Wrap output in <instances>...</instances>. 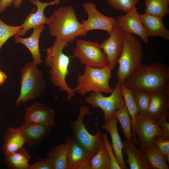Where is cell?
Segmentation results:
<instances>
[{
    "mask_svg": "<svg viewBox=\"0 0 169 169\" xmlns=\"http://www.w3.org/2000/svg\"><path fill=\"white\" fill-rule=\"evenodd\" d=\"M168 1H169V0H168Z\"/></svg>",
    "mask_w": 169,
    "mask_h": 169,
    "instance_id": "cell-41",
    "label": "cell"
},
{
    "mask_svg": "<svg viewBox=\"0 0 169 169\" xmlns=\"http://www.w3.org/2000/svg\"><path fill=\"white\" fill-rule=\"evenodd\" d=\"M44 28V24L34 27L33 28L32 33L28 38H23L18 34L14 36L15 42L21 43L28 48L32 55L33 62L38 65H40L44 62L39 50V39L40 34Z\"/></svg>",
    "mask_w": 169,
    "mask_h": 169,
    "instance_id": "cell-20",
    "label": "cell"
},
{
    "mask_svg": "<svg viewBox=\"0 0 169 169\" xmlns=\"http://www.w3.org/2000/svg\"><path fill=\"white\" fill-rule=\"evenodd\" d=\"M112 70L109 66L101 68L85 66L84 72L78 75L76 92L81 95L90 92L110 94L114 89L109 84Z\"/></svg>",
    "mask_w": 169,
    "mask_h": 169,
    "instance_id": "cell-6",
    "label": "cell"
},
{
    "mask_svg": "<svg viewBox=\"0 0 169 169\" xmlns=\"http://www.w3.org/2000/svg\"><path fill=\"white\" fill-rule=\"evenodd\" d=\"M4 139L2 147L4 156L21 148L25 143L24 138L16 128H9L5 134Z\"/></svg>",
    "mask_w": 169,
    "mask_h": 169,
    "instance_id": "cell-24",
    "label": "cell"
},
{
    "mask_svg": "<svg viewBox=\"0 0 169 169\" xmlns=\"http://www.w3.org/2000/svg\"><path fill=\"white\" fill-rule=\"evenodd\" d=\"M102 138L111 161V169H121L115 156L111 145L110 143L106 133H102Z\"/></svg>",
    "mask_w": 169,
    "mask_h": 169,
    "instance_id": "cell-35",
    "label": "cell"
},
{
    "mask_svg": "<svg viewBox=\"0 0 169 169\" xmlns=\"http://www.w3.org/2000/svg\"><path fill=\"white\" fill-rule=\"evenodd\" d=\"M5 162L10 169H29V162L31 157L23 146L4 156Z\"/></svg>",
    "mask_w": 169,
    "mask_h": 169,
    "instance_id": "cell-23",
    "label": "cell"
},
{
    "mask_svg": "<svg viewBox=\"0 0 169 169\" xmlns=\"http://www.w3.org/2000/svg\"><path fill=\"white\" fill-rule=\"evenodd\" d=\"M117 120L113 115L109 121L102 126L111 136L112 147L116 159L121 169H127L124 160L122 151L123 142L119 135L117 126Z\"/></svg>",
    "mask_w": 169,
    "mask_h": 169,
    "instance_id": "cell-22",
    "label": "cell"
},
{
    "mask_svg": "<svg viewBox=\"0 0 169 169\" xmlns=\"http://www.w3.org/2000/svg\"><path fill=\"white\" fill-rule=\"evenodd\" d=\"M125 33L118 27L116 22L108 33L109 37L100 44V47L107 56L108 66L112 69L115 67L117 60L123 48Z\"/></svg>",
    "mask_w": 169,
    "mask_h": 169,
    "instance_id": "cell-12",
    "label": "cell"
},
{
    "mask_svg": "<svg viewBox=\"0 0 169 169\" xmlns=\"http://www.w3.org/2000/svg\"><path fill=\"white\" fill-rule=\"evenodd\" d=\"M65 143L67 151V169H87L90 158L84 148L70 135L66 136Z\"/></svg>",
    "mask_w": 169,
    "mask_h": 169,
    "instance_id": "cell-14",
    "label": "cell"
},
{
    "mask_svg": "<svg viewBox=\"0 0 169 169\" xmlns=\"http://www.w3.org/2000/svg\"><path fill=\"white\" fill-rule=\"evenodd\" d=\"M120 87L122 95L124 100L131 118L132 140L134 144L138 145V141L134 133L135 122L136 116L138 114V110L134 100L131 90L123 83H120Z\"/></svg>",
    "mask_w": 169,
    "mask_h": 169,
    "instance_id": "cell-27",
    "label": "cell"
},
{
    "mask_svg": "<svg viewBox=\"0 0 169 169\" xmlns=\"http://www.w3.org/2000/svg\"><path fill=\"white\" fill-rule=\"evenodd\" d=\"M124 84L131 90L150 93L169 89V66L159 62L141 64Z\"/></svg>",
    "mask_w": 169,
    "mask_h": 169,
    "instance_id": "cell-1",
    "label": "cell"
},
{
    "mask_svg": "<svg viewBox=\"0 0 169 169\" xmlns=\"http://www.w3.org/2000/svg\"><path fill=\"white\" fill-rule=\"evenodd\" d=\"M29 0L37 6V10L35 12L36 8H33L21 25L22 29L18 34L21 37L24 36L28 31L32 28L41 24H47L48 18L45 17L44 13L45 8L48 5L58 4L61 0H55L49 3L42 2L39 0Z\"/></svg>",
    "mask_w": 169,
    "mask_h": 169,
    "instance_id": "cell-15",
    "label": "cell"
},
{
    "mask_svg": "<svg viewBox=\"0 0 169 169\" xmlns=\"http://www.w3.org/2000/svg\"><path fill=\"white\" fill-rule=\"evenodd\" d=\"M55 112L46 105L36 103L27 108L24 122L38 124L51 127L54 123Z\"/></svg>",
    "mask_w": 169,
    "mask_h": 169,
    "instance_id": "cell-16",
    "label": "cell"
},
{
    "mask_svg": "<svg viewBox=\"0 0 169 169\" xmlns=\"http://www.w3.org/2000/svg\"><path fill=\"white\" fill-rule=\"evenodd\" d=\"M29 169H54L50 161L47 157L39 158L33 164L30 165Z\"/></svg>",
    "mask_w": 169,
    "mask_h": 169,
    "instance_id": "cell-36",
    "label": "cell"
},
{
    "mask_svg": "<svg viewBox=\"0 0 169 169\" xmlns=\"http://www.w3.org/2000/svg\"><path fill=\"white\" fill-rule=\"evenodd\" d=\"M131 92L138 110V114L142 116H148L151 93L140 90H131Z\"/></svg>",
    "mask_w": 169,
    "mask_h": 169,
    "instance_id": "cell-30",
    "label": "cell"
},
{
    "mask_svg": "<svg viewBox=\"0 0 169 169\" xmlns=\"http://www.w3.org/2000/svg\"><path fill=\"white\" fill-rule=\"evenodd\" d=\"M54 169H67V151L65 143L52 147L46 154Z\"/></svg>",
    "mask_w": 169,
    "mask_h": 169,
    "instance_id": "cell-25",
    "label": "cell"
},
{
    "mask_svg": "<svg viewBox=\"0 0 169 169\" xmlns=\"http://www.w3.org/2000/svg\"><path fill=\"white\" fill-rule=\"evenodd\" d=\"M145 13L164 17L169 13L168 0H145Z\"/></svg>",
    "mask_w": 169,
    "mask_h": 169,
    "instance_id": "cell-31",
    "label": "cell"
},
{
    "mask_svg": "<svg viewBox=\"0 0 169 169\" xmlns=\"http://www.w3.org/2000/svg\"><path fill=\"white\" fill-rule=\"evenodd\" d=\"M140 0H106L108 3L113 8L125 13L134 8Z\"/></svg>",
    "mask_w": 169,
    "mask_h": 169,
    "instance_id": "cell-33",
    "label": "cell"
},
{
    "mask_svg": "<svg viewBox=\"0 0 169 169\" xmlns=\"http://www.w3.org/2000/svg\"><path fill=\"white\" fill-rule=\"evenodd\" d=\"M111 159L102 141L96 153L90 160L87 169H111Z\"/></svg>",
    "mask_w": 169,
    "mask_h": 169,
    "instance_id": "cell-26",
    "label": "cell"
},
{
    "mask_svg": "<svg viewBox=\"0 0 169 169\" xmlns=\"http://www.w3.org/2000/svg\"><path fill=\"white\" fill-rule=\"evenodd\" d=\"M22 29L21 25L10 26L5 23L0 18V51L5 42L12 37L19 34Z\"/></svg>",
    "mask_w": 169,
    "mask_h": 169,
    "instance_id": "cell-32",
    "label": "cell"
},
{
    "mask_svg": "<svg viewBox=\"0 0 169 169\" xmlns=\"http://www.w3.org/2000/svg\"><path fill=\"white\" fill-rule=\"evenodd\" d=\"M140 16L148 37H160L169 39V30L164 24L163 17L145 13Z\"/></svg>",
    "mask_w": 169,
    "mask_h": 169,
    "instance_id": "cell-21",
    "label": "cell"
},
{
    "mask_svg": "<svg viewBox=\"0 0 169 169\" xmlns=\"http://www.w3.org/2000/svg\"><path fill=\"white\" fill-rule=\"evenodd\" d=\"M88 106L81 105L77 118L69 121V125L72 132L74 139L85 150L90 159L97 152L102 141V133L96 125V132L90 134L86 129L83 123L85 116L91 113Z\"/></svg>",
    "mask_w": 169,
    "mask_h": 169,
    "instance_id": "cell-7",
    "label": "cell"
},
{
    "mask_svg": "<svg viewBox=\"0 0 169 169\" xmlns=\"http://www.w3.org/2000/svg\"><path fill=\"white\" fill-rule=\"evenodd\" d=\"M153 144L158 147L169 163V139H165L163 136H158L154 139Z\"/></svg>",
    "mask_w": 169,
    "mask_h": 169,
    "instance_id": "cell-34",
    "label": "cell"
},
{
    "mask_svg": "<svg viewBox=\"0 0 169 169\" xmlns=\"http://www.w3.org/2000/svg\"><path fill=\"white\" fill-rule=\"evenodd\" d=\"M20 70V90L15 102L16 106L40 97L45 92L47 87L43 72L33 61L26 63Z\"/></svg>",
    "mask_w": 169,
    "mask_h": 169,
    "instance_id": "cell-4",
    "label": "cell"
},
{
    "mask_svg": "<svg viewBox=\"0 0 169 169\" xmlns=\"http://www.w3.org/2000/svg\"><path fill=\"white\" fill-rule=\"evenodd\" d=\"M151 93L148 116L157 122L169 115V89Z\"/></svg>",
    "mask_w": 169,
    "mask_h": 169,
    "instance_id": "cell-17",
    "label": "cell"
},
{
    "mask_svg": "<svg viewBox=\"0 0 169 169\" xmlns=\"http://www.w3.org/2000/svg\"><path fill=\"white\" fill-rule=\"evenodd\" d=\"M168 118V117H164L157 122L162 130L164 137L169 139V123L167 121Z\"/></svg>",
    "mask_w": 169,
    "mask_h": 169,
    "instance_id": "cell-37",
    "label": "cell"
},
{
    "mask_svg": "<svg viewBox=\"0 0 169 169\" xmlns=\"http://www.w3.org/2000/svg\"><path fill=\"white\" fill-rule=\"evenodd\" d=\"M14 0H0V14L4 12L6 8L11 6Z\"/></svg>",
    "mask_w": 169,
    "mask_h": 169,
    "instance_id": "cell-38",
    "label": "cell"
},
{
    "mask_svg": "<svg viewBox=\"0 0 169 169\" xmlns=\"http://www.w3.org/2000/svg\"><path fill=\"white\" fill-rule=\"evenodd\" d=\"M23 0H14L13 4L15 8L18 9L20 7L21 3Z\"/></svg>",
    "mask_w": 169,
    "mask_h": 169,
    "instance_id": "cell-40",
    "label": "cell"
},
{
    "mask_svg": "<svg viewBox=\"0 0 169 169\" xmlns=\"http://www.w3.org/2000/svg\"><path fill=\"white\" fill-rule=\"evenodd\" d=\"M82 6L88 15L87 19L81 22L85 31L88 32L92 30H101L106 31L107 34L111 31L116 19L103 15L93 3L85 2Z\"/></svg>",
    "mask_w": 169,
    "mask_h": 169,
    "instance_id": "cell-11",
    "label": "cell"
},
{
    "mask_svg": "<svg viewBox=\"0 0 169 169\" xmlns=\"http://www.w3.org/2000/svg\"><path fill=\"white\" fill-rule=\"evenodd\" d=\"M120 85V83L117 82L113 91L108 96H104L101 93L91 92L84 99L86 103L93 107H99L102 110L105 124L110 120L114 112L125 103Z\"/></svg>",
    "mask_w": 169,
    "mask_h": 169,
    "instance_id": "cell-9",
    "label": "cell"
},
{
    "mask_svg": "<svg viewBox=\"0 0 169 169\" xmlns=\"http://www.w3.org/2000/svg\"><path fill=\"white\" fill-rule=\"evenodd\" d=\"M134 133L140 144L139 148L144 152L153 144L156 137L164 136L162 130L157 121L148 116H142L138 114L135 118Z\"/></svg>",
    "mask_w": 169,
    "mask_h": 169,
    "instance_id": "cell-10",
    "label": "cell"
},
{
    "mask_svg": "<svg viewBox=\"0 0 169 169\" xmlns=\"http://www.w3.org/2000/svg\"><path fill=\"white\" fill-rule=\"evenodd\" d=\"M143 48L140 42L133 34L125 33L122 52L117 63L118 82L123 83L141 65Z\"/></svg>",
    "mask_w": 169,
    "mask_h": 169,
    "instance_id": "cell-5",
    "label": "cell"
},
{
    "mask_svg": "<svg viewBox=\"0 0 169 169\" xmlns=\"http://www.w3.org/2000/svg\"><path fill=\"white\" fill-rule=\"evenodd\" d=\"M16 128L24 138L25 143L31 146L39 144L51 132L50 127L33 123L24 122Z\"/></svg>",
    "mask_w": 169,
    "mask_h": 169,
    "instance_id": "cell-18",
    "label": "cell"
},
{
    "mask_svg": "<svg viewBox=\"0 0 169 169\" xmlns=\"http://www.w3.org/2000/svg\"><path fill=\"white\" fill-rule=\"evenodd\" d=\"M122 142V152L127 156L125 162L130 169H152L144 152L136 147L132 140H126Z\"/></svg>",
    "mask_w": 169,
    "mask_h": 169,
    "instance_id": "cell-19",
    "label": "cell"
},
{
    "mask_svg": "<svg viewBox=\"0 0 169 169\" xmlns=\"http://www.w3.org/2000/svg\"><path fill=\"white\" fill-rule=\"evenodd\" d=\"M116 20L117 25L123 32L138 35L145 44H148V37L136 7L124 15L117 16Z\"/></svg>",
    "mask_w": 169,
    "mask_h": 169,
    "instance_id": "cell-13",
    "label": "cell"
},
{
    "mask_svg": "<svg viewBox=\"0 0 169 169\" xmlns=\"http://www.w3.org/2000/svg\"><path fill=\"white\" fill-rule=\"evenodd\" d=\"M50 34L56 39L69 45L77 37L85 36V31L78 20L73 7L61 6L55 9L48 18Z\"/></svg>",
    "mask_w": 169,
    "mask_h": 169,
    "instance_id": "cell-2",
    "label": "cell"
},
{
    "mask_svg": "<svg viewBox=\"0 0 169 169\" xmlns=\"http://www.w3.org/2000/svg\"><path fill=\"white\" fill-rule=\"evenodd\" d=\"M144 153L152 169H168L167 161L158 147L153 144L150 146Z\"/></svg>",
    "mask_w": 169,
    "mask_h": 169,
    "instance_id": "cell-28",
    "label": "cell"
},
{
    "mask_svg": "<svg viewBox=\"0 0 169 169\" xmlns=\"http://www.w3.org/2000/svg\"><path fill=\"white\" fill-rule=\"evenodd\" d=\"M68 46L55 39L53 45L46 49V56L44 62L46 66L50 68L49 73L51 82L61 91L65 92L67 95L66 99L69 100L75 96L76 91L74 88H71L66 81V78L69 72L70 58L63 53V50Z\"/></svg>",
    "mask_w": 169,
    "mask_h": 169,
    "instance_id": "cell-3",
    "label": "cell"
},
{
    "mask_svg": "<svg viewBox=\"0 0 169 169\" xmlns=\"http://www.w3.org/2000/svg\"><path fill=\"white\" fill-rule=\"evenodd\" d=\"M73 56L78 58L85 66L101 68L108 66L106 56L95 42L78 39Z\"/></svg>",
    "mask_w": 169,
    "mask_h": 169,
    "instance_id": "cell-8",
    "label": "cell"
},
{
    "mask_svg": "<svg viewBox=\"0 0 169 169\" xmlns=\"http://www.w3.org/2000/svg\"><path fill=\"white\" fill-rule=\"evenodd\" d=\"M7 78V75L0 70V86L4 83Z\"/></svg>",
    "mask_w": 169,
    "mask_h": 169,
    "instance_id": "cell-39",
    "label": "cell"
},
{
    "mask_svg": "<svg viewBox=\"0 0 169 169\" xmlns=\"http://www.w3.org/2000/svg\"><path fill=\"white\" fill-rule=\"evenodd\" d=\"M113 115L120 122L125 139L127 140H132L131 118L125 103L116 110Z\"/></svg>",
    "mask_w": 169,
    "mask_h": 169,
    "instance_id": "cell-29",
    "label": "cell"
}]
</instances>
